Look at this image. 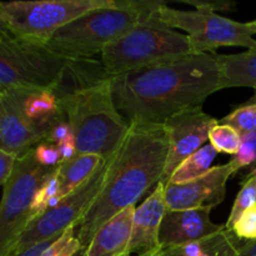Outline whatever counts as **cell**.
I'll list each match as a JSON object with an SVG mask.
<instances>
[{
    "instance_id": "6da1fadb",
    "label": "cell",
    "mask_w": 256,
    "mask_h": 256,
    "mask_svg": "<svg viewBox=\"0 0 256 256\" xmlns=\"http://www.w3.org/2000/svg\"><path fill=\"white\" fill-rule=\"evenodd\" d=\"M115 106L129 124H164L202 108L220 89L218 54H190L110 76Z\"/></svg>"
},
{
    "instance_id": "7a4b0ae2",
    "label": "cell",
    "mask_w": 256,
    "mask_h": 256,
    "mask_svg": "<svg viewBox=\"0 0 256 256\" xmlns=\"http://www.w3.org/2000/svg\"><path fill=\"white\" fill-rule=\"evenodd\" d=\"M168 136L162 124H130L114 156L108 162L105 182L95 202L75 228L82 249L112 216L130 206L160 182L168 158Z\"/></svg>"
},
{
    "instance_id": "3957f363",
    "label": "cell",
    "mask_w": 256,
    "mask_h": 256,
    "mask_svg": "<svg viewBox=\"0 0 256 256\" xmlns=\"http://www.w3.org/2000/svg\"><path fill=\"white\" fill-rule=\"evenodd\" d=\"M54 90L72 129L78 154L99 155L109 162L130 124L115 106L110 75L102 62L70 60Z\"/></svg>"
},
{
    "instance_id": "277c9868",
    "label": "cell",
    "mask_w": 256,
    "mask_h": 256,
    "mask_svg": "<svg viewBox=\"0 0 256 256\" xmlns=\"http://www.w3.org/2000/svg\"><path fill=\"white\" fill-rule=\"evenodd\" d=\"M162 0H119L112 8L92 10L58 30L46 46L68 60H88L154 14Z\"/></svg>"
},
{
    "instance_id": "5b68a950",
    "label": "cell",
    "mask_w": 256,
    "mask_h": 256,
    "mask_svg": "<svg viewBox=\"0 0 256 256\" xmlns=\"http://www.w3.org/2000/svg\"><path fill=\"white\" fill-rule=\"evenodd\" d=\"M190 54L194 52L189 36L165 24L156 10L100 55L106 74L115 76Z\"/></svg>"
},
{
    "instance_id": "8992f818",
    "label": "cell",
    "mask_w": 256,
    "mask_h": 256,
    "mask_svg": "<svg viewBox=\"0 0 256 256\" xmlns=\"http://www.w3.org/2000/svg\"><path fill=\"white\" fill-rule=\"evenodd\" d=\"M118 4L119 0L2 2V12L12 34L42 45H46L58 30L86 12Z\"/></svg>"
},
{
    "instance_id": "52a82bcc",
    "label": "cell",
    "mask_w": 256,
    "mask_h": 256,
    "mask_svg": "<svg viewBox=\"0 0 256 256\" xmlns=\"http://www.w3.org/2000/svg\"><path fill=\"white\" fill-rule=\"evenodd\" d=\"M70 60L46 45L9 35L0 39V92L30 88H52Z\"/></svg>"
},
{
    "instance_id": "ba28073f",
    "label": "cell",
    "mask_w": 256,
    "mask_h": 256,
    "mask_svg": "<svg viewBox=\"0 0 256 256\" xmlns=\"http://www.w3.org/2000/svg\"><path fill=\"white\" fill-rule=\"evenodd\" d=\"M55 168H45L36 160L34 149L15 162L4 184L0 202V256H6L32 222V205L40 184Z\"/></svg>"
},
{
    "instance_id": "9c48e42d",
    "label": "cell",
    "mask_w": 256,
    "mask_h": 256,
    "mask_svg": "<svg viewBox=\"0 0 256 256\" xmlns=\"http://www.w3.org/2000/svg\"><path fill=\"white\" fill-rule=\"evenodd\" d=\"M158 15L170 28L186 32L194 54H214L222 46H256L249 22H235L209 10H176L166 4L158 9Z\"/></svg>"
},
{
    "instance_id": "30bf717a",
    "label": "cell",
    "mask_w": 256,
    "mask_h": 256,
    "mask_svg": "<svg viewBox=\"0 0 256 256\" xmlns=\"http://www.w3.org/2000/svg\"><path fill=\"white\" fill-rule=\"evenodd\" d=\"M108 164V162H106ZM106 164L98 170L84 185L60 200L56 206L35 216L6 256H12L36 242L60 236L70 226L79 224L99 195L106 175Z\"/></svg>"
},
{
    "instance_id": "8fae6325",
    "label": "cell",
    "mask_w": 256,
    "mask_h": 256,
    "mask_svg": "<svg viewBox=\"0 0 256 256\" xmlns=\"http://www.w3.org/2000/svg\"><path fill=\"white\" fill-rule=\"evenodd\" d=\"M219 120L202 112V108L185 110L164 122L168 136V158L160 182L168 184L170 176L185 159L202 148Z\"/></svg>"
},
{
    "instance_id": "7c38bea8",
    "label": "cell",
    "mask_w": 256,
    "mask_h": 256,
    "mask_svg": "<svg viewBox=\"0 0 256 256\" xmlns=\"http://www.w3.org/2000/svg\"><path fill=\"white\" fill-rule=\"evenodd\" d=\"M230 164L219 165L210 169L204 176L185 182V184H166L168 210H188L196 208L215 206L222 204L226 196V184L232 176Z\"/></svg>"
},
{
    "instance_id": "4fadbf2b",
    "label": "cell",
    "mask_w": 256,
    "mask_h": 256,
    "mask_svg": "<svg viewBox=\"0 0 256 256\" xmlns=\"http://www.w3.org/2000/svg\"><path fill=\"white\" fill-rule=\"evenodd\" d=\"M44 142L25 115L20 89L0 92V150L20 158Z\"/></svg>"
},
{
    "instance_id": "5bb4252c",
    "label": "cell",
    "mask_w": 256,
    "mask_h": 256,
    "mask_svg": "<svg viewBox=\"0 0 256 256\" xmlns=\"http://www.w3.org/2000/svg\"><path fill=\"white\" fill-rule=\"evenodd\" d=\"M212 208L168 210L162 222L159 242L162 249L199 242L225 230V225L214 224L210 219Z\"/></svg>"
},
{
    "instance_id": "9a60e30c",
    "label": "cell",
    "mask_w": 256,
    "mask_h": 256,
    "mask_svg": "<svg viewBox=\"0 0 256 256\" xmlns=\"http://www.w3.org/2000/svg\"><path fill=\"white\" fill-rule=\"evenodd\" d=\"M166 212L165 185L158 182L154 192L135 209L130 242L132 256H154L162 250L159 232Z\"/></svg>"
},
{
    "instance_id": "2e32d148",
    "label": "cell",
    "mask_w": 256,
    "mask_h": 256,
    "mask_svg": "<svg viewBox=\"0 0 256 256\" xmlns=\"http://www.w3.org/2000/svg\"><path fill=\"white\" fill-rule=\"evenodd\" d=\"M135 209L128 208L105 222L85 249V256H132L130 242Z\"/></svg>"
},
{
    "instance_id": "e0dca14e",
    "label": "cell",
    "mask_w": 256,
    "mask_h": 256,
    "mask_svg": "<svg viewBox=\"0 0 256 256\" xmlns=\"http://www.w3.org/2000/svg\"><path fill=\"white\" fill-rule=\"evenodd\" d=\"M20 94L25 115L46 140L49 130L59 120L65 119L54 86L20 89Z\"/></svg>"
},
{
    "instance_id": "ac0fdd59",
    "label": "cell",
    "mask_w": 256,
    "mask_h": 256,
    "mask_svg": "<svg viewBox=\"0 0 256 256\" xmlns=\"http://www.w3.org/2000/svg\"><path fill=\"white\" fill-rule=\"evenodd\" d=\"M220 89L256 88V46L239 54L219 55Z\"/></svg>"
},
{
    "instance_id": "d6986e66",
    "label": "cell",
    "mask_w": 256,
    "mask_h": 256,
    "mask_svg": "<svg viewBox=\"0 0 256 256\" xmlns=\"http://www.w3.org/2000/svg\"><path fill=\"white\" fill-rule=\"evenodd\" d=\"M106 162L102 156L92 154H76L68 162H62L58 166L62 198L79 189Z\"/></svg>"
},
{
    "instance_id": "ffe728a7",
    "label": "cell",
    "mask_w": 256,
    "mask_h": 256,
    "mask_svg": "<svg viewBox=\"0 0 256 256\" xmlns=\"http://www.w3.org/2000/svg\"><path fill=\"white\" fill-rule=\"evenodd\" d=\"M240 242L234 232L225 229L199 242L162 249L154 256H238Z\"/></svg>"
},
{
    "instance_id": "44dd1931",
    "label": "cell",
    "mask_w": 256,
    "mask_h": 256,
    "mask_svg": "<svg viewBox=\"0 0 256 256\" xmlns=\"http://www.w3.org/2000/svg\"><path fill=\"white\" fill-rule=\"evenodd\" d=\"M218 154L212 145H204L175 169L168 184H185L204 176L210 172Z\"/></svg>"
},
{
    "instance_id": "7402d4cb",
    "label": "cell",
    "mask_w": 256,
    "mask_h": 256,
    "mask_svg": "<svg viewBox=\"0 0 256 256\" xmlns=\"http://www.w3.org/2000/svg\"><path fill=\"white\" fill-rule=\"evenodd\" d=\"M62 199V195H60L58 168H55L52 172H49V174L45 176V179L42 180L39 189H38L36 194H35L32 205V219H34L35 216H38V215L42 214V212H44L45 210L56 206Z\"/></svg>"
},
{
    "instance_id": "603a6c76",
    "label": "cell",
    "mask_w": 256,
    "mask_h": 256,
    "mask_svg": "<svg viewBox=\"0 0 256 256\" xmlns=\"http://www.w3.org/2000/svg\"><path fill=\"white\" fill-rule=\"evenodd\" d=\"M254 205H256V172L242 179V189L235 198L234 205H232V212H230L226 224H225L226 230L232 232L234 224L244 214V212H246L249 208L254 206Z\"/></svg>"
},
{
    "instance_id": "cb8c5ba5",
    "label": "cell",
    "mask_w": 256,
    "mask_h": 256,
    "mask_svg": "<svg viewBox=\"0 0 256 256\" xmlns=\"http://www.w3.org/2000/svg\"><path fill=\"white\" fill-rule=\"evenodd\" d=\"M232 174L242 172V179L256 172V130L242 136V144L239 152L229 162Z\"/></svg>"
},
{
    "instance_id": "d4e9b609",
    "label": "cell",
    "mask_w": 256,
    "mask_h": 256,
    "mask_svg": "<svg viewBox=\"0 0 256 256\" xmlns=\"http://www.w3.org/2000/svg\"><path fill=\"white\" fill-rule=\"evenodd\" d=\"M210 145L218 152L236 155L242 144V136L234 128L226 124H218L209 135Z\"/></svg>"
},
{
    "instance_id": "484cf974",
    "label": "cell",
    "mask_w": 256,
    "mask_h": 256,
    "mask_svg": "<svg viewBox=\"0 0 256 256\" xmlns=\"http://www.w3.org/2000/svg\"><path fill=\"white\" fill-rule=\"evenodd\" d=\"M222 124L234 128L242 136L256 130V102H245L222 118Z\"/></svg>"
},
{
    "instance_id": "4316f807",
    "label": "cell",
    "mask_w": 256,
    "mask_h": 256,
    "mask_svg": "<svg viewBox=\"0 0 256 256\" xmlns=\"http://www.w3.org/2000/svg\"><path fill=\"white\" fill-rule=\"evenodd\" d=\"M82 250L84 249L78 239L75 226H70L40 256H75Z\"/></svg>"
},
{
    "instance_id": "83f0119b",
    "label": "cell",
    "mask_w": 256,
    "mask_h": 256,
    "mask_svg": "<svg viewBox=\"0 0 256 256\" xmlns=\"http://www.w3.org/2000/svg\"><path fill=\"white\" fill-rule=\"evenodd\" d=\"M232 232L242 242H255L256 240V205L249 208L239 218L232 226Z\"/></svg>"
},
{
    "instance_id": "f1b7e54d",
    "label": "cell",
    "mask_w": 256,
    "mask_h": 256,
    "mask_svg": "<svg viewBox=\"0 0 256 256\" xmlns=\"http://www.w3.org/2000/svg\"><path fill=\"white\" fill-rule=\"evenodd\" d=\"M34 154L38 162L45 168H58L62 164V156L56 144L40 142L34 148Z\"/></svg>"
},
{
    "instance_id": "f546056e",
    "label": "cell",
    "mask_w": 256,
    "mask_h": 256,
    "mask_svg": "<svg viewBox=\"0 0 256 256\" xmlns=\"http://www.w3.org/2000/svg\"><path fill=\"white\" fill-rule=\"evenodd\" d=\"M74 139V134H72V129L70 126L66 119H62L49 130L46 135V142H52V144H60L66 140Z\"/></svg>"
},
{
    "instance_id": "4dcf8cb0",
    "label": "cell",
    "mask_w": 256,
    "mask_h": 256,
    "mask_svg": "<svg viewBox=\"0 0 256 256\" xmlns=\"http://www.w3.org/2000/svg\"><path fill=\"white\" fill-rule=\"evenodd\" d=\"M184 4L192 5V6L195 8V10H209V12H232V9L235 8V2H194V0H184Z\"/></svg>"
},
{
    "instance_id": "1f68e13d",
    "label": "cell",
    "mask_w": 256,
    "mask_h": 256,
    "mask_svg": "<svg viewBox=\"0 0 256 256\" xmlns=\"http://www.w3.org/2000/svg\"><path fill=\"white\" fill-rule=\"evenodd\" d=\"M16 159L18 158H15L14 155L0 150V185L2 186L12 175Z\"/></svg>"
},
{
    "instance_id": "d6a6232c",
    "label": "cell",
    "mask_w": 256,
    "mask_h": 256,
    "mask_svg": "<svg viewBox=\"0 0 256 256\" xmlns=\"http://www.w3.org/2000/svg\"><path fill=\"white\" fill-rule=\"evenodd\" d=\"M59 238L60 236H54V238H49V239L46 240H42V242H36V244L32 245V246L25 248V249H22V252H16V254L12 256H40L45 252V250L48 249V248L50 246V245L52 244V242H55V240L59 239Z\"/></svg>"
},
{
    "instance_id": "836d02e7",
    "label": "cell",
    "mask_w": 256,
    "mask_h": 256,
    "mask_svg": "<svg viewBox=\"0 0 256 256\" xmlns=\"http://www.w3.org/2000/svg\"><path fill=\"white\" fill-rule=\"evenodd\" d=\"M58 148H59L60 156H62V162H68V160H70L72 158H74L75 155L78 154L76 145H75L74 139H70L64 142H60V144H58Z\"/></svg>"
},
{
    "instance_id": "e575fe53",
    "label": "cell",
    "mask_w": 256,
    "mask_h": 256,
    "mask_svg": "<svg viewBox=\"0 0 256 256\" xmlns=\"http://www.w3.org/2000/svg\"><path fill=\"white\" fill-rule=\"evenodd\" d=\"M238 256H256V240L240 242Z\"/></svg>"
},
{
    "instance_id": "d590c367",
    "label": "cell",
    "mask_w": 256,
    "mask_h": 256,
    "mask_svg": "<svg viewBox=\"0 0 256 256\" xmlns=\"http://www.w3.org/2000/svg\"><path fill=\"white\" fill-rule=\"evenodd\" d=\"M9 35H12V32H10L9 25H8L6 22V19H5L4 12H2V2H0V39L9 36Z\"/></svg>"
},
{
    "instance_id": "8d00e7d4",
    "label": "cell",
    "mask_w": 256,
    "mask_h": 256,
    "mask_svg": "<svg viewBox=\"0 0 256 256\" xmlns=\"http://www.w3.org/2000/svg\"><path fill=\"white\" fill-rule=\"evenodd\" d=\"M249 25H250V29H252V34H256V20H252V22H249Z\"/></svg>"
},
{
    "instance_id": "74e56055",
    "label": "cell",
    "mask_w": 256,
    "mask_h": 256,
    "mask_svg": "<svg viewBox=\"0 0 256 256\" xmlns=\"http://www.w3.org/2000/svg\"><path fill=\"white\" fill-rule=\"evenodd\" d=\"M248 102H256V88L254 89V95H252V96L250 98V99L248 100Z\"/></svg>"
}]
</instances>
